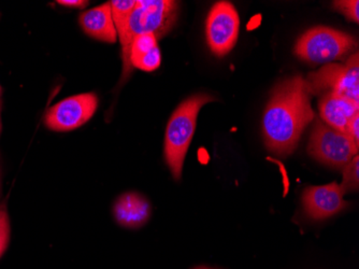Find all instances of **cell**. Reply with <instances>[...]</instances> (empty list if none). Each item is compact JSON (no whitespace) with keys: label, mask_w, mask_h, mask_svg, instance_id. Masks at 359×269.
<instances>
[{"label":"cell","mask_w":359,"mask_h":269,"mask_svg":"<svg viewBox=\"0 0 359 269\" xmlns=\"http://www.w3.org/2000/svg\"><path fill=\"white\" fill-rule=\"evenodd\" d=\"M10 225L7 211L0 207V258L3 256L9 242Z\"/></svg>","instance_id":"e0dca14e"},{"label":"cell","mask_w":359,"mask_h":269,"mask_svg":"<svg viewBox=\"0 0 359 269\" xmlns=\"http://www.w3.org/2000/svg\"><path fill=\"white\" fill-rule=\"evenodd\" d=\"M308 151L309 155L325 165L342 168L356 157L358 145L348 133L336 131L316 119Z\"/></svg>","instance_id":"5b68a950"},{"label":"cell","mask_w":359,"mask_h":269,"mask_svg":"<svg viewBox=\"0 0 359 269\" xmlns=\"http://www.w3.org/2000/svg\"><path fill=\"white\" fill-rule=\"evenodd\" d=\"M0 111H1V102H0ZM0 133H1V117H0Z\"/></svg>","instance_id":"ffe728a7"},{"label":"cell","mask_w":359,"mask_h":269,"mask_svg":"<svg viewBox=\"0 0 359 269\" xmlns=\"http://www.w3.org/2000/svg\"><path fill=\"white\" fill-rule=\"evenodd\" d=\"M114 216L120 225L128 228H138L149 221L151 206L148 199L140 194L126 193L118 197L113 208Z\"/></svg>","instance_id":"7c38bea8"},{"label":"cell","mask_w":359,"mask_h":269,"mask_svg":"<svg viewBox=\"0 0 359 269\" xmlns=\"http://www.w3.org/2000/svg\"><path fill=\"white\" fill-rule=\"evenodd\" d=\"M57 4L62 6H66V7H74V8H84L88 5V1H83V0H60Z\"/></svg>","instance_id":"d6986e66"},{"label":"cell","mask_w":359,"mask_h":269,"mask_svg":"<svg viewBox=\"0 0 359 269\" xmlns=\"http://www.w3.org/2000/svg\"><path fill=\"white\" fill-rule=\"evenodd\" d=\"M98 97L84 93L68 97L48 109L44 122L54 131H69L86 124L96 112Z\"/></svg>","instance_id":"ba28073f"},{"label":"cell","mask_w":359,"mask_h":269,"mask_svg":"<svg viewBox=\"0 0 359 269\" xmlns=\"http://www.w3.org/2000/svg\"><path fill=\"white\" fill-rule=\"evenodd\" d=\"M179 3L172 0H139L129 16L128 24L120 36L123 54V80L132 74L130 46L135 38L143 34L164 37L177 21Z\"/></svg>","instance_id":"7a4b0ae2"},{"label":"cell","mask_w":359,"mask_h":269,"mask_svg":"<svg viewBox=\"0 0 359 269\" xmlns=\"http://www.w3.org/2000/svg\"><path fill=\"white\" fill-rule=\"evenodd\" d=\"M240 18L235 6L219 1L210 10L205 21V36L212 53L223 58L235 48L239 36Z\"/></svg>","instance_id":"52a82bcc"},{"label":"cell","mask_w":359,"mask_h":269,"mask_svg":"<svg viewBox=\"0 0 359 269\" xmlns=\"http://www.w3.org/2000/svg\"><path fill=\"white\" fill-rule=\"evenodd\" d=\"M130 65L145 72H152L161 66V55L157 38L153 34L137 36L130 46Z\"/></svg>","instance_id":"4fadbf2b"},{"label":"cell","mask_w":359,"mask_h":269,"mask_svg":"<svg viewBox=\"0 0 359 269\" xmlns=\"http://www.w3.org/2000/svg\"><path fill=\"white\" fill-rule=\"evenodd\" d=\"M344 182L340 185L344 193L357 191L359 183V159L357 155L344 166Z\"/></svg>","instance_id":"9a60e30c"},{"label":"cell","mask_w":359,"mask_h":269,"mask_svg":"<svg viewBox=\"0 0 359 269\" xmlns=\"http://www.w3.org/2000/svg\"><path fill=\"white\" fill-rule=\"evenodd\" d=\"M215 97L196 94L177 107L167 125L165 136V159L175 180L181 179L183 164L187 150L195 133L199 111L208 103L215 102Z\"/></svg>","instance_id":"3957f363"},{"label":"cell","mask_w":359,"mask_h":269,"mask_svg":"<svg viewBox=\"0 0 359 269\" xmlns=\"http://www.w3.org/2000/svg\"><path fill=\"white\" fill-rule=\"evenodd\" d=\"M344 195V191L337 182L306 188L302 195L304 211L313 220L330 218L348 207Z\"/></svg>","instance_id":"9c48e42d"},{"label":"cell","mask_w":359,"mask_h":269,"mask_svg":"<svg viewBox=\"0 0 359 269\" xmlns=\"http://www.w3.org/2000/svg\"><path fill=\"white\" fill-rule=\"evenodd\" d=\"M0 94H1V88H0Z\"/></svg>","instance_id":"7402d4cb"},{"label":"cell","mask_w":359,"mask_h":269,"mask_svg":"<svg viewBox=\"0 0 359 269\" xmlns=\"http://www.w3.org/2000/svg\"><path fill=\"white\" fill-rule=\"evenodd\" d=\"M357 42L346 32L318 26L304 32L295 46V53L312 65L330 64L344 58Z\"/></svg>","instance_id":"277c9868"},{"label":"cell","mask_w":359,"mask_h":269,"mask_svg":"<svg viewBox=\"0 0 359 269\" xmlns=\"http://www.w3.org/2000/svg\"><path fill=\"white\" fill-rule=\"evenodd\" d=\"M81 27L86 35L108 44H116L118 32L112 19L110 4L83 12L79 18Z\"/></svg>","instance_id":"8fae6325"},{"label":"cell","mask_w":359,"mask_h":269,"mask_svg":"<svg viewBox=\"0 0 359 269\" xmlns=\"http://www.w3.org/2000/svg\"><path fill=\"white\" fill-rule=\"evenodd\" d=\"M334 7L341 13L348 18L350 21L358 23L359 20V1L358 0H342L334 1Z\"/></svg>","instance_id":"2e32d148"},{"label":"cell","mask_w":359,"mask_h":269,"mask_svg":"<svg viewBox=\"0 0 359 269\" xmlns=\"http://www.w3.org/2000/svg\"><path fill=\"white\" fill-rule=\"evenodd\" d=\"M196 269H212V268H207V267H199V268Z\"/></svg>","instance_id":"44dd1931"},{"label":"cell","mask_w":359,"mask_h":269,"mask_svg":"<svg viewBox=\"0 0 359 269\" xmlns=\"http://www.w3.org/2000/svg\"><path fill=\"white\" fill-rule=\"evenodd\" d=\"M318 109L325 124L336 131L348 133L351 120L358 114L359 103L334 93H325L320 98Z\"/></svg>","instance_id":"30bf717a"},{"label":"cell","mask_w":359,"mask_h":269,"mask_svg":"<svg viewBox=\"0 0 359 269\" xmlns=\"http://www.w3.org/2000/svg\"><path fill=\"white\" fill-rule=\"evenodd\" d=\"M136 3L137 1L135 0H113L109 3L118 37L124 32L125 28L128 24L129 16L136 7Z\"/></svg>","instance_id":"5bb4252c"},{"label":"cell","mask_w":359,"mask_h":269,"mask_svg":"<svg viewBox=\"0 0 359 269\" xmlns=\"http://www.w3.org/2000/svg\"><path fill=\"white\" fill-rule=\"evenodd\" d=\"M348 133L354 139L355 143L358 145L359 143V113L355 115L351 120L350 124L348 126Z\"/></svg>","instance_id":"ac0fdd59"},{"label":"cell","mask_w":359,"mask_h":269,"mask_svg":"<svg viewBox=\"0 0 359 269\" xmlns=\"http://www.w3.org/2000/svg\"><path fill=\"white\" fill-rule=\"evenodd\" d=\"M314 115L306 80L295 76L282 81L272 91L264 113L266 147L280 157L292 155Z\"/></svg>","instance_id":"6da1fadb"},{"label":"cell","mask_w":359,"mask_h":269,"mask_svg":"<svg viewBox=\"0 0 359 269\" xmlns=\"http://www.w3.org/2000/svg\"><path fill=\"white\" fill-rule=\"evenodd\" d=\"M310 93H334L359 103V56L355 53L346 64H327L306 80Z\"/></svg>","instance_id":"8992f818"}]
</instances>
